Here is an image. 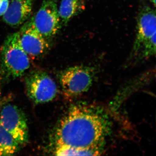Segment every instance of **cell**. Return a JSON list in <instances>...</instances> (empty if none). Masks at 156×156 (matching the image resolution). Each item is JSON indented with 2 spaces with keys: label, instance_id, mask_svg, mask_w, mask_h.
Listing matches in <instances>:
<instances>
[{
  "label": "cell",
  "instance_id": "cell-1",
  "mask_svg": "<svg viewBox=\"0 0 156 156\" xmlns=\"http://www.w3.org/2000/svg\"><path fill=\"white\" fill-rule=\"evenodd\" d=\"M108 130L107 121L100 112L87 107L74 106L56 127L54 143L100 152Z\"/></svg>",
  "mask_w": 156,
  "mask_h": 156
},
{
  "label": "cell",
  "instance_id": "cell-2",
  "mask_svg": "<svg viewBox=\"0 0 156 156\" xmlns=\"http://www.w3.org/2000/svg\"><path fill=\"white\" fill-rule=\"evenodd\" d=\"M0 76L4 80L22 76L30 66V57L21 48L17 33L9 35L1 48Z\"/></svg>",
  "mask_w": 156,
  "mask_h": 156
},
{
  "label": "cell",
  "instance_id": "cell-3",
  "mask_svg": "<svg viewBox=\"0 0 156 156\" xmlns=\"http://www.w3.org/2000/svg\"><path fill=\"white\" fill-rule=\"evenodd\" d=\"M0 124L20 145L27 143L29 132L24 113L11 103L4 105L0 110Z\"/></svg>",
  "mask_w": 156,
  "mask_h": 156
},
{
  "label": "cell",
  "instance_id": "cell-4",
  "mask_svg": "<svg viewBox=\"0 0 156 156\" xmlns=\"http://www.w3.org/2000/svg\"><path fill=\"white\" fill-rule=\"evenodd\" d=\"M27 93L31 100L37 104L53 100L57 94L56 84L49 75L42 71H35L25 78Z\"/></svg>",
  "mask_w": 156,
  "mask_h": 156
},
{
  "label": "cell",
  "instance_id": "cell-5",
  "mask_svg": "<svg viewBox=\"0 0 156 156\" xmlns=\"http://www.w3.org/2000/svg\"><path fill=\"white\" fill-rule=\"evenodd\" d=\"M30 20L34 28L45 38L49 40L54 37L62 26L56 0H44Z\"/></svg>",
  "mask_w": 156,
  "mask_h": 156
},
{
  "label": "cell",
  "instance_id": "cell-6",
  "mask_svg": "<svg viewBox=\"0 0 156 156\" xmlns=\"http://www.w3.org/2000/svg\"><path fill=\"white\" fill-rule=\"evenodd\" d=\"M92 76L91 68L76 66L63 71L59 75V81L67 95L76 96L89 89L92 83Z\"/></svg>",
  "mask_w": 156,
  "mask_h": 156
},
{
  "label": "cell",
  "instance_id": "cell-7",
  "mask_svg": "<svg viewBox=\"0 0 156 156\" xmlns=\"http://www.w3.org/2000/svg\"><path fill=\"white\" fill-rule=\"evenodd\" d=\"M17 33L20 44L29 57H41L50 49L49 40L36 30L30 20L24 23Z\"/></svg>",
  "mask_w": 156,
  "mask_h": 156
},
{
  "label": "cell",
  "instance_id": "cell-8",
  "mask_svg": "<svg viewBox=\"0 0 156 156\" xmlns=\"http://www.w3.org/2000/svg\"><path fill=\"white\" fill-rule=\"evenodd\" d=\"M136 30L131 56H135L143 43L156 34V16L155 9L147 5L140 7L136 19Z\"/></svg>",
  "mask_w": 156,
  "mask_h": 156
},
{
  "label": "cell",
  "instance_id": "cell-9",
  "mask_svg": "<svg viewBox=\"0 0 156 156\" xmlns=\"http://www.w3.org/2000/svg\"><path fill=\"white\" fill-rule=\"evenodd\" d=\"M33 4V0H11L3 15L4 22L13 27L23 24L30 17Z\"/></svg>",
  "mask_w": 156,
  "mask_h": 156
},
{
  "label": "cell",
  "instance_id": "cell-10",
  "mask_svg": "<svg viewBox=\"0 0 156 156\" xmlns=\"http://www.w3.org/2000/svg\"><path fill=\"white\" fill-rule=\"evenodd\" d=\"M86 0H62L58 9L62 25L66 26L73 17L84 11Z\"/></svg>",
  "mask_w": 156,
  "mask_h": 156
},
{
  "label": "cell",
  "instance_id": "cell-11",
  "mask_svg": "<svg viewBox=\"0 0 156 156\" xmlns=\"http://www.w3.org/2000/svg\"><path fill=\"white\" fill-rule=\"evenodd\" d=\"M20 145L0 124V156L14 155Z\"/></svg>",
  "mask_w": 156,
  "mask_h": 156
},
{
  "label": "cell",
  "instance_id": "cell-12",
  "mask_svg": "<svg viewBox=\"0 0 156 156\" xmlns=\"http://www.w3.org/2000/svg\"><path fill=\"white\" fill-rule=\"evenodd\" d=\"M100 153L97 151L66 146H56L54 151V153L57 156H95L99 155Z\"/></svg>",
  "mask_w": 156,
  "mask_h": 156
},
{
  "label": "cell",
  "instance_id": "cell-13",
  "mask_svg": "<svg viewBox=\"0 0 156 156\" xmlns=\"http://www.w3.org/2000/svg\"><path fill=\"white\" fill-rule=\"evenodd\" d=\"M156 34L140 47L135 56L140 59L149 58L156 54Z\"/></svg>",
  "mask_w": 156,
  "mask_h": 156
},
{
  "label": "cell",
  "instance_id": "cell-14",
  "mask_svg": "<svg viewBox=\"0 0 156 156\" xmlns=\"http://www.w3.org/2000/svg\"><path fill=\"white\" fill-rule=\"evenodd\" d=\"M9 0H2L0 4V16H3L5 13L9 8Z\"/></svg>",
  "mask_w": 156,
  "mask_h": 156
},
{
  "label": "cell",
  "instance_id": "cell-15",
  "mask_svg": "<svg viewBox=\"0 0 156 156\" xmlns=\"http://www.w3.org/2000/svg\"><path fill=\"white\" fill-rule=\"evenodd\" d=\"M151 2L153 3L154 7H156V0H149Z\"/></svg>",
  "mask_w": 156,
  "mask_h": 156
},
{
  "label": "cell",
  "instance_id": "cell-16",
  "mask_svg": "<svg viewBox=\"0 0 156 156\" xmlns=\"http://www.w3.org/2000/svg\"><path fill=\"white\" fill-rule=\"evenodd\" d=\"M2 0H0V4H1V2H2Z\"/></svg>",
  "mask_w": 156,
  "mask_h": 156
}]
</instances>
